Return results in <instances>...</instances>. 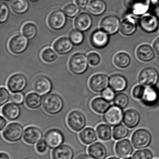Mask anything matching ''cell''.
Segmentation results:
<instances>
[{"label":"cell","instance_id":"1","mask_svg":"<svg viewBox=\"0 0 159 159\" xmlns=\"http://www.w3.org/2000/svg\"><path fill=\"white\" fill-rule=\"evenodd\" d=\"M64 106L63 99L57 94H47L43 98V109L45 112L51 115H56L61 112Z\"/></svg>","mask_w":159,"mask_h":159},{"label":"cell","instance_id":"2","mask_svg":"<svg viewBox=\"0 0 159 159\" xmlns=\"http://www.w3.org/2000/svg\"><path fill=\"white\" fill-rule=\"evenodd\" d=\"M87 57L82 53L73 54L69 60L68 67L71 73L75 75H81L88 68Z\"/></svg>","mask_w":159,"mask_h":159},{"label":"cell","instance_id":"3","mask_svg":"<svg viewBox=\"0 0 159 159\" xmlns=\"http://www.w3.org/2000/svg\"><path fill=\"white\" fill-rule=\"evenodd\" d=\"M152 139L151 134L149 131L144 128H140L133 133L131 137V142L136 149H143L149 146Z\"/></svg>","mask_w":159,"mask_h":159},{"label":"cell","instance_id":"4","mask_svg":"<svg viewBox=\"0 0 159 159\" xmlns=\"http://www.w3.org/2000/svg\"><path fill=\"white\" fill-rule=\"evenodd\" d=\"M124 4L129 12L139 16L148 11L150 0H124Z\"/></svg>","mask_w":159,"mask_h":159},{"label":"cell","instance_id":"5","mask_svg":"<svg viewBox=\"0 0 159 159\" xmlns=\"http://www.w3.org/2000/svg\"><path fill=\"white\" fill-rule=\"evenodd\" d=\"M24 134V127L17 122L8 124L2 133L3 139L9 142H16L20 140Z\"/></svg>","mask_w":159,"mask_h":159},{"label":"cell","instance_id":"6","mask_svg":"<svg viewBox=\"0 0 159 159\" xmlns=\"http://www.w3.org/2000/svg\"><path fill=\"white\" fill-rule=\"evenodd\" d=\"M67 123L72 131L79 132L85 127L86 119L85 115L79 110L70 111L67 117Z\"/></svg>","mask_w":159,"mask_h":159},{"label":"cell","instance_id":"7","mask_svg":"<svg viewBox=\"0 0 159 159\" xmlns=\"http://www.w3.org/2000/svg\"><path fill=\"white\" fill-rule=\"evenodd\" d=\"M159 74L155 69L147 67L143 69L139 74L138 80L143 86H153L159 80Z\"/></svg>","mask_w":159,"mask_h":159},{"label":"cell","instance_id":"8","mask_svg":"<svg viewBox=\"0 0 159 159\" xmlns=\"http://www.w3.org/2000/svg\"><path fill=\"white\" fill-rule=\"evenodd\" d=\"M27 81L25 76L21 73H15L10 76L7 85L10 92L14 93H21L26 87Z\"/></svg>","mask_w":159,"mask_h":159},{"label":"cell","instance_id":"9","mask_svg":"<svg viewBox=\"0 0 159 159\" xmlns=\"http://www.w3.org/2000/svg\"><path fill=\"white\" fill-rule=\"evenodd\" d=\"M124 113L122 109L115 105L110 107L104 113V121L111 126H116L120 124L123 119Z\"/></svg>","mask_w":159,"mask_h":159},{"label":"cell","instance_id":"10","mask_svg":"<svg viewBox=\"0 0 159 159\" xmlns=\"http://www.w3.org/2000/svg\"><path fill=\"white\" fill-rule=\"evenodd\" d=\"M120 19L114 16H107L102 18L100 23V30L108 35L116 34L120 28Z\"/></svg>","mask_w":159,"mask_h":159},{"label":"cell","instance_id":"11","mask_svg":"<svg viewBox=\"0 0 159 159\" xmlns=\"http://www.w3.org/2000/svg\"><path fill=\"white\" fill-rule=\"evenodd\" d=\"M109 79L107 75L98 73L93 75L89 79V87L94 93H101L107 88Z\"/></svg>","mask_w":159,"mask_h":159},{"label":"cell","instance_id":"12","mask_svg":"<svg viewBox=\"0 0 159 159\" xmlns=\"http://www.w3.org/2000/svg\"><path fill=\"white\" fill-rule=\"evenodd\" d=\"M66 23V17L65 12L60 10L53 11L47 19L48 26L51 29L58 30L63 28Z\"/></svg>","mask_w":159,"mask_h":159},{"label":"cell","instance_id":"13","mask_svg":"<svg viewBox=\"0 0 159 159\" xmlns=\"http://www.w3.org/2000/svg\"><path fill=\"white\" fill-rule=\"evenodd\" d=\"M28 40L24 35H15L11 38L8 43L10 52L14 54H20L24 52L27 48Z\"/></svg>","mask_w":159,"mask_h":159},{"label":"cell","instance_id":"14","mask_svg":"<svg viewBox=\"0 0 159 159\" xmlns=\"http://www.w3.org/2000/svg\"><path fill=\"white\" fill-rule=\"evenodd\" d=\"M44 140L49 148L54 149L63 144L65 137L60 130L57 129H51L45 133Z\"/></svg>","mask_w":159,"mask_h":159},{"label":"cell","instance_id":"15","mask_svg":"<svg viewBox=\"0 0 159 159\" xmlns=\"http://www.w3.org/2000/svg\"><path fill=\"white\" fill-rule=\"evenodd\" d=\"M139 26L144 32L152 33L155 32L159 27V22L155 16L145 14L139 19Z\"/></svg>","mask_w":159,"mask_h":159},{"label":"cell","instance_id":"16","mask_svg":"<svg viewBox=\"0 0 159 159\" xmlns=\"http://www.w3.org/2000/svg\"><path fill=\"white\" fill-rule=\"evenodd\" d=\"M33 88L34 91L39 94H47L52 90V83L46 76H38L33 81Z\"/></svg>","mask_w":159,"mask_h":159},{"label":"cell","instance_id":"17","mask_svg":"<svg viewBox=\"0 0 159 159\" xmlns=\"http://www.w3.org/2000/svg\"><path fill=\"white\" fill-rule=\"evenodd\" d=\"M42 131L36 126H29L25 129L23 134L24 141L29 145H34L42 139Z\"/></svg>","mask_w":159,"mask_h":159},{"label":"cell","instance_id":"18","mask_svg":"<svg viewBox=\"0 0 159 159\" xmlns=\"http://www.w3.org/2000/svg\"><path fill=\"white\" fill-rule=\"evenodd\" d=\"M141 100L142 104L147 107L155 106L159 101V90L153 86L146 87Z\"/></svg>","mask_w":159,"mask_h":159},{"label":"cell","instance_id":"19","mask_svg":"<svg viewBox=\"0 0 159 159\" xmlns=\"http://www.w3.org/2000/svg\"><path fill=\"white\" fill-rule=\"evenodd\" d=\"M1 111L3 117L11 121L17 120L21 114V108L14 102L5 104Z\"/></svg>","mask_w":159,"mask_h":159},{"label":"cell","instance_id":"20","mask_svg":"<svg viewBox=\"0 0 159 159\" xmlns=\"http://www.w3.org/2000/svg\"><path fill=\"white\" fill-rule=\"evenodd\" d=\"M115 151L118 157L124 159L131 155L134 151V148L129 139H123L116 143Z\"/></svg>","mask_w":159,"mask_h":159},{"label":"cell","instance_id":"21","mask_svg":"<svg viewBox=\"0 0 159 159\" xmlns=\"http://www.w3.org/2000/svg\"><path fill=\"white\" fill-rule=\"evenodd\" d=\"M73 43L67 37H63L58 38L54 42L53 48L59 55L68 53L73 49Z\"/></svg>","mask_w":159,"mask_h":159},{"label":"cell","instance_id":"22","mask_svg":"<svg viewBox=\"0 0 159 159\" xmlns=\"http://www.w3.org/2000/svg\"><path fill=\"white\" fill-rule=\"evenodd\" d=\"M92 18L87 13L83 12L79 14L74 20L75 28L80 31L84 32L90 29L92 25Z\"/></svg>","mask_w":159,"mask_h":159},{"label":"cell","instance_id":"23","mask_svg":"<svg viewBox=\"0 0 159 159\" xmlns=\"http://www.w3.org/2000/svg\"><path fill=\"white\" fill-rule=\"evenodd\" d=\"M74 152L69 145L63 144L53 150L52 152V159H73Z\"/></svg>","mask_w":159,"mask_h":159},{"label":"cell","instance_id":"24","mask_svg":"<svg viewBox=\"0 0 159 159\" xmlns=\"http://www.w3.org/2000/svg\"><path fill=\"white\" fill-rule=\"evenodd\" d=\"M108 35L101 30H96L91 36V43L93 47L98 49L105 48L108 44L109 41Z\"/></svg>","mask_w":159,"mask_h":159},{"label":"cell","instance_id":"25","mask_svg":"<svg viewBox=\"0 0 159 159\" xmlns=\"http://www.w3.org/2000/svg\"><path fill=\"white\" fill-rule=\"evenodd\" d=\"M140 120V115L139 112L134 109H129L126 110L124 113L123 122L125 126L129 128L136 127Z\"/></svg>","mask_w":159,"mask_h":159},{"label":"cell","instance_id":"26","mask_svg":"<svg viewBox=\"0 0 159 159\" xmlns=\"http://www.w3.org/2000/svg\"><path fill=\"white\" fill-rule=\"evenodd\" d=\"M88 154L95 159H105L107 155V150L106 146L102 143L96 142L88 147Z\"/></svg>","mask_w":159,"mask_h":159},{"label":"cell","instance_id":"27","mask_svg":"<svg viewBox=\"0 0 159 159\" xmlns=\"http://www.w3.org/2000/svg\"><path fill=\"white\" fill-rule=\"evenodd\" d=\"M136 29V22L133 16H128L125 17L120 25V32L125 36L133 35L135 32Z\"/></svg>","mask_w":159,"mask_h":159},{"label":"cell","instance_id":"28","mask_svg":"<svg viewBox=\"0 0 159 159\" xmlns=\"http://www.w3.org/2000/svg\"><path fill=\"white\" fill-rule=\"evenodd\" d=\"M137 57L142 62H148L152 60L155 57L154 51L148 44H142L138 47L136 52Z\"/></svg>","mask_w":159,"mask_h":159},{"label":"cell","instance_id":"29","mask_svg":"<svg viewBox=\"0 0 159 159\" xmlns=\"http://www.w3.org/2000/svg\"><path fill=\"white\" fill-rule=\"evenodd\" d=\"M127 80L125 78L120 74H114L110 78V86L114 92L124 91L127 87Z\"/></svg>","mask_w":159,"mask_h":159},{"label":"cell","instance_id":"30","mask_svg":"<svg viewBox=\"0 0 159 159\" xmlns=\"http://www.w3.org/2000/svg\"><path fill=\"white\" fill-rule=\"evenodd\" d=\"M107 9L104 0H90L87 6V11L91 14L98 16L103 14Z\"/></svg>","mask_w":159,"mask_h":159},{"label":"cell","instance_id":"31","mask_svg":"<svg viewBox=\"0 0 159 159\" xmlns=\"http://www.w3.org/2000/svg\"><path fill=\"white\" fill-rule=\"evenodd\" d=\"M90 106L95 112L98 114H103L110 107L111 104L109 101L103 97H96L92 99Z\"/></svg>","mask_w":159,"mask_h":159},{"label":"cell","instance_id":"32","mask_svg":"<svg viewBox=\"0 0 159 159\" xmlns=\"http://www.w3.org/2000/svg\"><path fill=\"white\" fill-rule=\"evenodd\" d=\"M79 137L81 142L86 145L93 143L97 140V133L93 128L90 127L83 129L79 134Z\"/></svg>","mask_w":159,"mask_h":159},{"label":"cell","instance_id":"33","mask_svg":"<svg viewBox=\"0 0 159 159\" xmlns=\"http://www.w3.org/2000/svg\"><path fill=\"white\" fill-rule=\"evenodd\" d=\"M25 103L29 108L32 110L37 109L42 104V99L39 94L32 92L27 95L25 98Z\"/></svg>","mask_w":159,"mask_h":159},{"label":"cell","instance_id":"34","mask_svg":"<svg viewBox=\"0 0 159 159\" xmlns=\"http://www.w3.org/2000/svg\"><path fill=\"white\" fill-rule=\"evenodd\" d=\"M97 134L99 139L103 141H108L112 137L111 128L109 125L100 124L96 128Z\"/></svg>","mask_w":159,"mask_h":159},{"label":"cell","instance_id":"35","mask_svg":"<svg viewBox=\"0 0 159 159\" xmlns=\"http://www.w3.org/2000/svg\"><path fill=\"white\" fill-rule=\"evenodd\" d=\"M10 6L14 12L22 14L28 10L29 3L27 0H11Z\"/></svg>","mask_w":159,"mask_h":159},{"label":"cell","instance_id":"36","mask_svg":"<svg viewBox=\"0 0 159 159\" xmlns=\"http://www.w3.org/2000/svg\"><path fill=\"white\" fill-rule=\"evenodd\" d=\"M113 62L115 66L120 68L127 67L131 63L130 56L126 53L120 52L114 56Z\"/></svg>","mask_w":159,"mask_h":159},{"label":"cell","instance_id":"37","mask_svg":"<svg viewBox=\"0 0 159 159\" xmlns=\"http://www.w3.org/2000/svg\"><path fill=\"white\" fill-rule=\"evenodd\" d=\"M38 32L37 26L31 22L25 23L22 27V32L23 35L29 39L35 38Z\"/></svg>","mask_w":159,"mask_h":159},{"label":"cell","instance_id":"38","mask_svg":"<svg viewBox=\"0 0 159 159\" xmlns=\"http://www.w3.org/2000/svg\"><path fill=\"white\" fill-rule=\"evenodd\" d=\"M129 134L128 128L124 125L120 124L114 126L112 130V137L115 140H120L126 137Z\"/></svg>","mask_w":159,"mask_h":159},{"label":"cell","instance_id":"39","mask_svg":"<svg viewBox=\"0 0 159 159\" xmlns=\"http://www.w3.org/2000/svg\"><path fill=\"white\" fill-rule=\"evenodd\" d=\"M41 57L43 62L46 63H52L56 60L57 55L52 48H46L42 52Z\"/></svg>","mask_w":159,"mask_h":159},{"label":"cell","instance_id":"40","mask_svg":"<svg viewBox=\"0 0 159 159\" xmlns=\"http://www.w3.org/2000/svg\"><path fill=\"white\" fill-rule=\"evenodd\" d=\"M129 98L125 94L119 93L115 95L113 100L114 105L121 109L125 108L129 104Z\"/></svg>","mask_w":159,"mask_h":159},{"label":"cell","instance_id":"41","mask_svg":"<svg viewBox=\"0 0 159 159\" xmlns=\"http://www.w3.org/2000/svg\"><path fill=\"white\" fill-rule=\"evenodd\" d=\"M69 37L71 42L75 45H80L84 39V36L81 31L78 30L73 29L70 32Z\"/></svg>","mask_w":159,"mask_h":159},{"label":"cell","instance_id":"42","mask_svg":"<svg viewBox=\"0 0 159 159\" xmlns=\"http://www.w3.org/2000/svg\"><path fill=\"white\" fill-rule=\"evenodd\" d=\"M153 157L152 152L147 148L138 150L133 155V159H152Z\"/></svg>","mask_w":159,"mask_h":159},{"label":"cell","instance_id":"43","mask_svg":"<svg viewBox=\"0 0 159 159\" xmlns=\"http://www.w3.org/2000/svg\"><path fill=\"white\" fill-rule=\"evenodd\" d=\"M79 11L80 10L78 6L73 3H69L64 8V12L65 14L70 17H73L76 16Z\"/></svg>","mask_w":159,"mask_h":159},{"label":"cell","instance_id":"44","mask_svg":"<svg viewBox=\"0 0 159 159\" xmlns=\"http://www.w3.org/2000/svg\"><path fill=\"white\" fill-rule=\"evenodd\" d=\"M87 57L89 65L92 66H96L100 63L101 61L100 56L95 52L89 53Z\"/></svg>","mask_w":159,"mask_h":159},{"label":"cell","instance_id":"45","mask_svg":"<svg viewBox=\"0 0 159 159\" xmlns=\"http://www.w3.org/2000/svg\"><path fill=\"white\" fill-rule=\"evenodd\" d=\"M145 88L141 84H138L133 88L132 95L134 98L137 99H141L145 92Z\"/></svg>","mask_w":159,"mask_h":159},{"label":"cell","instance_id":"46","mask_svg":"<svg viewBox=\"0 0 159 159\" xmlns=\"http://www.w3.org/2000/svg\"><path fill=\"white\" fill-rule=\"evenodd\" d=\"M0 22L1 23H5L9 15V10L7 5L5 3L2 2L1 3V10H0Z\"/></svg>","mask_w":159,"mask_h":159},{"label":"cell","instance_id":"47","mask_svg":"<svg viewBox=\"0 0 159 159\" xmlns=\"http://www.w3.org/2000/svg\"><path fill=\"white\" fill-rule=\"evenodd\" d=\"M10 94L9 91L5 87H2L0 88V105L1 106L5 105L9 100Z\"/></svg>","mask_w":159,"mask_h":159},{"label":"cell","instance_id":"48","mask_svg":"<svg viewBox=\"0 0 159 159\" xmlns=\"http://www.w3.org/2000/svg\"><path fill=\"white\" fill-rule=\"evenodd\" d=\"M115 95V92L111 87L106 88L102 93V97L108 101L114 100Z\"/></svg>","mask_w":159,"mask_h":159},{"label":"cell","instance_id":"49","mask_svg":"<svg viewBox=\"0 0 159 159\" xmlns=\"http://www.w3.org/2000/svg\"><path fill=\"white\" fill-rule=\"evenodd\" d=\"M47 147L48 146L45 141L41 140L36 144V150L39 153H43L47 150Z\"/></svg>","mask_w":159,"mask_h":159},{"label":"cell","instance_id":"50","mask_svg":"<svg viewBox=\"0 0 159 159\" xmlns=\"http://www.w3.org/2000/svg\"><path fill=\"white\" fill-rule=\"evenodd\" d=\"M24 95L21 93H16L11 96V100L13 102L17 104H21L24 101Z\"/></svg>","mask_w":159,"mask_h":159},{"label":"cell","instance_id":"51","mask_svg":"<svg viewBox=\"0 0 159 159\" xmlns=\"http://www.w3.org/2000/svg\"><path fill=\"white\" fill-rule=\"evenodd\" d=\"M74 2L81 9H84L88 5V0H74Z\"/></svg>","mask_w":159,"mask_h":159},{"label":"cell","instance_id":"52","mask_svg":"<svg viewBox=\"0 0 159 159\" xmlns=\"http://www.w3.org/2000/svg\"><path fill=\"white\" fill-rule=\"evenodd\" d=\"M153 48L155 52L159 55V37L157 38L153 42Z\"/></svg>","mask_w":159,"mask_h":159},{"label":"cell","instance_id":"53","mask_svg":"<svg viewBox=\"0 0 159 159\" xmlns=\"http://www.w3.org/2000/svg\"><path fill=\"white\" fill-rule=\"evenodd\" d=\"M7 122L4 117L1 116L0 118V130L2 131L7 125Z\"/></svg>","mask_w":159,"mask_h":159},{"label":"cell","instance_id":"54","mask_svg":"<svg viewBox=\"0 0 159 159\" xmlns=\"http://www.w3.org/2000/svg\"><path fill=\"white\" fill-rule=\"evenodd\" d=\"M76 159H95L93 157L90 156V155H87L86 154H83L80 155L79 157H77Z\"/></svg>","mask_w":159,"mask_h":159},{"label":"cell","instance_id":"55","mask_svg":"<svg viewBox=\"0 0 159 159\" xmlns=\"http://www.w3.org/2000/svg\"><path fill=\"white\" fill-rule=\"evenodd\" d=\"M0 159H10V158L7 153L1 152L0 153Z\"/></svg>","mask_w":159,"mask_h":159},{"label":"cell","instance_id":"56","mask_svg":"<svg viewBox=\"0 0 159 159\" xmlns=\"http://www.w3.org/2000/svg\"><path fill=\"white\" fill-rule=\"evenodd\" d=\"M107 159H120L119 158H117V157H110V158H108Z\"/></svg>","mask_w":159,"mask_h":159},{"label":"cell","instance_id":"57","mask_svg":"<svg viewBox=\"0 0 159 159\" xmlns=\"http://www.w3.org/2000/svg\"><path fill=\"white\" fill-rule=\"evenodd\" d=\"M123 159H132V158H131V157H127V158H124Z\"/></svg>","mask_w":159,"mask_h":159},{"label":"cell","instance_id":"58","mask_svg":"<svg viewBox=\"0 0 159 159\" xmlns=\"http://www.w3.org/2000/svg\"><path fill=\"white\" fill-rule=\"evenodd\" d=\"M30 1H31L32 2H36L37 1H38V0H30Z\"/></svg>","mask_w":159,"mask_h":159},{"label":"cell","instance_id":"59","mask_svg":"<svg viewBox=\"0 0 159 159\" xmlns=\"http://www.w3.org/2000/svg\"></svg>","mask_w":159,"mask_h":159},{"label":"cell","instance_id":"60","mask_svg":"<svg viewBox=\"0 0 159 159\" xmlns=\"http://www.w3.org/2000/svg\"><path fill=\"white\" fill-rule=\"evenodd\" d=\"M6 1H7V0H6Z\"/></svg>","mask_w":159,"mask_h":159}]
</instances>
